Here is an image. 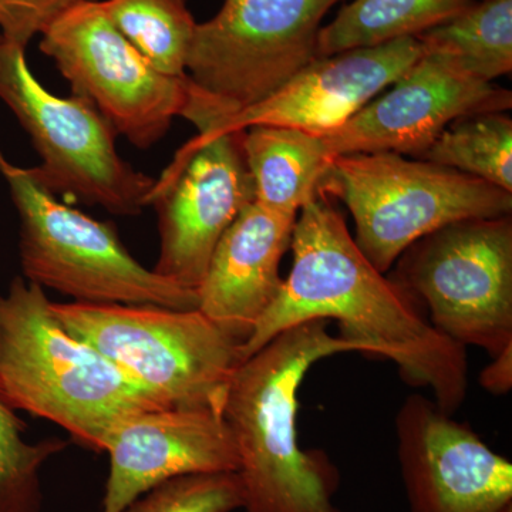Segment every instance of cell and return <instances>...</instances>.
Segmentation results:
<instances>
[{"label":"cell","mask_w":512,"mask_h":512,"mask_svg":"<svg viewBox=\"0 0 512 512\" xmlns=\"http://www.w3.org/2000/svg\"><path fill=\"white\" fill-rule=\"evenodd\" d=\"M298 215L251 202L215 247L198 288V309L244 345L278 298L282 258L291 248Z\"/></svg>","instance_id":"16"},{"label":"cell","mask_w":512,"mask_h":512,"mask_svg":"<svg viewBox=\"0 0 512 512\" xmlns=\"http://www.w3.org/2000/svg\"><path fill=\"white\" fill-rule=\"evenodd\" d=\"M483 389L493 394H505L512 389V345L493 357L480 375Z\"/></svg>","instance_id":"25"},{"label":"cell","mask_w":512,"mask_h":512,"mask_svg":"<svg viewBox=\"0 0 512 512\" xmlns=\"http://www.w3.org/2000/svg\"><path fill=\"white\" fill-rule=\"evenodd\" d=\"M114 28L161 73L185 77L197 22L185 0H103Z\"/></svg>","instance_id":"21"},{"label":"cell","mask_w":512,"mask_h":512,"mask_svg":"<svg viewBox=\"0 0 512 512\" xmlns=\"http://www.w3.org/2000/svg\"><path fill=\"white\" fill-rule=\"evenodd\" d=\"M86 0H0V37L26 50L30 40L43 35L63 13Z\"/></svg>","instance_id":"24"},{"label":"cell","mask_w":512,"mask_h":512,"mask_svg":"<svg viewBox=\"0 0 512 512\" xmlns=\"http://www.w3.org/2000/svg\"><path fill=\"white\" fill-rule=\"evenodd\" d=\"M340 0H224L197 23L184 119L198 133L258 104L316 59L322 20Z\"/></svg>","instance_id":"6"},{"label":"cell","mask_w":512,"mask_h":512,"mask_svg":"<svg viewBox=\"0 0 512 512\" xmlns=\"http://www.w3.org/2000/svg\"><path fill=\"white\" fill-rule=\"evenodd\" d=\"M26 50L0 37V100L42 158L32 168L53 194L120 217L140 215L156 180L117 153L114 128L82 97H57L30 72Z\"/></svg>","instance_id":"8"},{"label":"cell","mask_w":512,"mask_h":512,"mask_svg":"<svg viewBox=\"0 0 512 512\" xmlns=\"http://www.w3.org/2000/svg\"><path fill=\"white\" fill-rule=\"evenodd\" d=\"M245 160L255 202L281 214L298 215L319 197L330 158L322 137L291 127L255 126L244 131Z\"/></svg>","instance_id":"17"},{"label":"cell","mask_w":512,"mask_h":512,"mask_svg":"<svg viewBox=\"0 0 512 512\" xmlns=\"http://www.w3.org/2000/svg\"><path fill=\"white\" fill-rule=\"evenodd\" d=\"M40 50L82 97L134 147L150 148L183 117L187 76L157 70L114 28L100 0L77 3L42 35Z\"/></svg>","instance_id":"10"},{"label":"cell","mask_w":512,"mask_h":512,"mask_svg":"<svg viewBox=\"0 0 512 512\" xmlns=\"http://www.w3.org/2000/svg\"><path fill=\"white\" fill-rule=\"evenodd\" d=\"M50 303L23 276L0 295V393L16 412L55 423L79 446L103 453L121 421L170 406L72 335Z\"/></svg>","instance_id":"3"},{"label":"cell","mask_w":512,"mask_h":512,"mask_svg":"<svg viewBox=\"0 0 512 512\" xmlns=\"http://www.w3.org/2000/svg\"><path fill=\"white\" fill-rule=\"evenodd\" d=\"M390 276L430 323L491 357L512 345L511 215L453 222L410 245Z\"/></svg>","instance_id":"9"},{"label":"cell","mask_w":512,"mask_h":512,"mask_svg":"<svg viewBox=\"0 0 512 512\" xmlns=\"http://www.w3.org/2000/svg\"><path fill=\"white\" fill-rule=\"evenodd\" d=\"M25 424L0 393V512H42L40 473L67 443L46 439L30 443Z\"/></svg>","instance_id":"22"},{"label":"cell","mask_w":512,"mask_h":512,"mask_svg":"<svg viewBox=\"0 0 512 512\" xmlns=\"http://www.w3.org/2000/svg\"><path fill=\"white\" fill-rule=\"evenodd\" d=\"M329 320H308L278 333L242 360L222 404L238 448L245 512H340L336 467L296 436L298 390L319 360L360 353L329 332Z\"/></svg>","instance_id":"2"},{"label":"cell","mask_w":512,"mask_h":512,"mask_svg":"<svg viewBox=\"0 0 512 512\" xmlns=\"http://www.w3.org/2000/svg\"><path fill=\"white\" fill-rule=\"evenodd\" d=\"M110 473L103 511L121 512L156 485L190 474L237 473L234 436L220 410L165 409L133 414L106 441Z\"/></svg>","instance_id":"14"},{"label":"cell","mask_w":512,"mask_h":512,"mask_svg":"<svg viewBox=\"0 0 512 512\" xmlns=\"http://www.w3.org/2000/svg\"><path fill=\"white\" fill-rule=\"evenodd\" d=\"M512 93L464 72L436 53H421L390 86L343 126L319 134L330 158L394 153L419 158L453 121L508 111Z\"/></svg>","instance_id":"12"},{"label":"cell","mask_w":512,"mask_h":512,"mask_svg":"<svg viewBox=\"0 0 512 512\" xmlns=\"http://www.w3.org/2000/svg\"><path fill=\"white\" fill-rule=\"evenodd\" d=\"M397 458L412 512H501L512 505V464L476 431L423 394L394 420Z\"/></svg>","instance_id":"13"},{"label":"cell","mask_w":512,"mask_h":512,"mask_svg":"<svg viewBox=\"0 0 512 512\" xmlns=\"http://www.w3.org/2000/svg\"><path fill=\"white\" fill-rule=\"evenodd\" d=\"M244 131L198 134L156 180L148 205L158 214L154 272L198 291L212 252L229 225L255 201Z\"/></svg>","instance_id":"11"},{"label":"cell","mask_w":512,"mask_h":512,"mask_svg":"<svg viewBox=\"0 0 512 512\" xmlns=\"http://www.w3.org/2000/svg\"><path fill=\"white\" fill-rule=\"evenodd\" d=\"M50 309L168 406L222 412L241 342L200 309L83 302H52Z\"/></svg>","instance_id":"5"},{"label":"cell","mask_w":512,"mask_h":512,"mask_svg":"<svg viewBox=\"0 0 512 512\" xmlns=\"http://www.w3.org/2000/svg\"><path fill=\"white\" fill-rule=\"evenodd\" d=\"M424 52L493 83L512 70V0H473L443 25L417 37Z\"/></svg>","instance_id":"19"},{"label":"cell","mask_w":512,"mask_h":512,"mask_svg":"<svg viewBox=\"0 0 512 512\" xmlns=\"http://www.w3.org/2000/svg\"><path fill=\"white\" fill-rule=\"evenodd\" d=\"M419 160L451 168L512 192V120L507 111L453 121Z\"/></svg>","instance_id":"20"},{"label":"cell","mask_w":512,"mask_h":512,"mask_svg":"<svg viewBox=\"0 0 512 512\" xmlns=\"http://www.w3.org/2000/svg\"><path fill=\"white\" fill-rule=\"evenodd\" d=\"M423 53L417 37L316 57L258 104L225 117L198 134L245 131L255 126L336 130L392 86Z\"/></svg>","instance_id":"15"},{"label":"cell","mask_w":512,"mask_h":512,"mask_svg":"<svg viewBox=\"0 0 512 512\" xmlns=\"http://www.w3.org/2000/svg\"><path fill=\"white\" fill-rule=\"evenodd\" d=\"M0 175L19 214L23 278L73 302L198 308V293L140 264L109 222L57 200L33 173L0 153Z\"/></svg>","instance_id":"4"},{"label":"cell","mask_w":512,"mask_h":512,"mask_svg":"<svg viewBox=\"0 0 512 512\" xmlns=\"http://www.w3.org/2000/svg\"><path fill=\"white\" fill-rule=\"evenodd\" d=\"M291 249V272L241 346L242 360L299 323L336 320L340 338L360 353L389 359L404 382L430 389L444 413L460 409L468 387L466 348L434 328L412 295L367 259L326 197L299 211Z\"/></svg>","instance_id":"1"},{"label":"cell","mask_w":512,"mask_h":512,"mask_svg":"<svg viewBox=\"0 0 512 512\" xmlns=\"http://www.w3.org/2000/svg\"><path fill=\"white\" fill-rule=\"evenodd\" d=\"M473 0H352L322 26L316 56L419 37L443 25Z\"/></svg>","instance_id":"18"},{"label":"cell","mask_w":512,"mask_h":512,"mask_svg":"<svg viewBox=\"0 0 512 512\" xmlns=\"http://www.w3.org/2000/svg\"><path fill=\"white\" fill-rule=\"evenodd\" d=\"M501 512H512V505H511V507L505 508V510H503Z\"/></svg>","instance_id":"26"},{"label":"cell","mask_w":512,"mask_h":512,"mask_svg":"<svg viewBox=\"0 0 512 512\" xmlns=\"http://www.w3.org/2000/svg\"><path fill=\"white\" fill-rule=\"evenodd\" d=\"M326 195L345 202L355 221L357 247L382 274L437 229L512 212V192L394 153L333 158L319 185V197Z\"/></svg>","instance_id":"7"},{"label":"cell","mask_w":512,"mask_h":512,"mask_svg":"<svg viewBox=\"0 0 512 512\" xmlns=\"http://www.w3.org/2000/svg\"><path fill=\"white\" fill-rule=\"evenodd\" d=\"M244 508L238 473L171 478L140 495L121 512H234Z\"/></svg>","instance_id":"23"}]
</instances>
